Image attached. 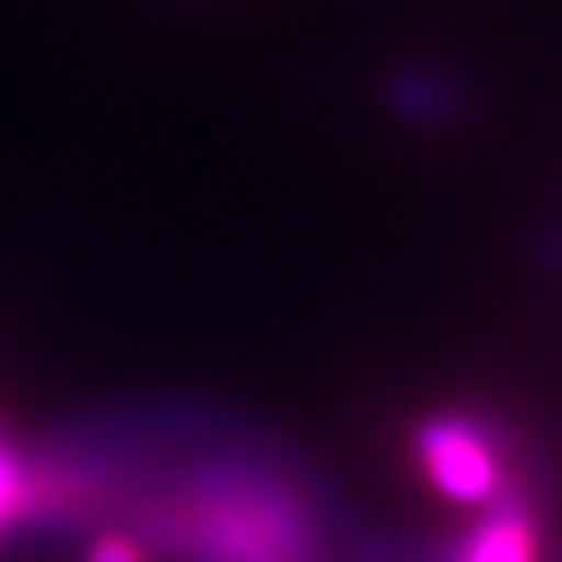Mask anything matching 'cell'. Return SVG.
Listing matches in <instances>:
<instances>
[{"label": "cell", "instance_id": "cell-1", "mask_svg": "<svg viewBox=\"0 0 562 562\" xmlns=\"http://www.w3.org/2000/svg\"><path fill=\"white\" fill-rule=\"evenodd\" d=\"M142 525L192 562H322V533L304 492L259 454L188 471L146 501Z\"/></svg>", "mask_w": 562, "mask_h": 562}, {"label": "cell", "instance_id": "cell-2", "mask_svg": "<svg viewBox=\"0 0 562 562\" xmlns=\"http://www.w3.org/2000/svg\"><path fill=\"white\" fill-rule=\"evenodd\" d=\"M417 459L446 501L487 508L513 492L501 429L471 413L429 417L417 429Z\"/></svg>", "mask_w": 562, "mask_h": 562}, {"label": "cell", "instance_id": "cell-3", "mask_svg": "<svg viewBox=\"0 0 562 562\" xmlns=\"http://www.w3.org/2000/svg\"><path fill=\"white\" fill-rule=\"evenodd\" d=\"M446 562H542V533L533 504L513 487L508 496L487 504L483 521L450 550Z\"/></svg>", "mask_w": 562, "mask_h": 562}, {"label": "cell", "instance_id": "cell-4", "mask_svg": "<svg viewBox=\"0 0 562 562\" xmlns=\"http://www.w3.org/2000/svg\"><path fill=\"white\" fill-rule=\"evenodd\" d=\"M462 101H467L462 83L446 71H429V67H408L387 88V104H396L408 121H425V125L459 113Z\"/></svg>", "mask_w": 562, "mask_h": 562}, {"label": "cell", "instance_id": "cell-5", "mask_svg": "<svg viewBox=\"0 0 562 562\" xmlns=\"http://www.w3.org/2000/svg\"><path fill=\"white\" fill-rule=\"evenodd\" d=\"M21 521H38V462L0 438V538Z\"/></svg>", "mask_w": 562, "mask_h": 562}, {"label": "cell", "instance_id": "cell-6", "mask_svg": "<svg viewBox=\"0 0 562 562\" xmlns=\"http://www.w3.org/2000/svg\"><path fill=\"white\" fill-rule=\"evenodd\" d=\"M88 562H142V550L130 533H101Z\"/></svg>", "mask_w": 562, "mask_h": 562}]
</instances>
